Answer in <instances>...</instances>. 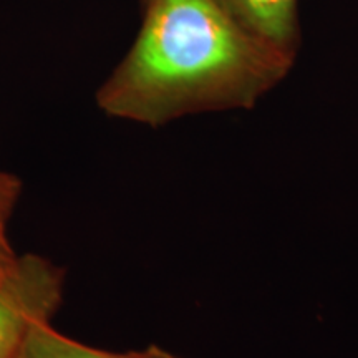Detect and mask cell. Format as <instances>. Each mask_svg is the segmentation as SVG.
Here are the masks:
<instances>
[{"instance_id":"4","label":"cell","mask_w":358,"mask_h":358,"mask_svg":"<svg viewBox=\"0 0 358 358\" xmlns=\"http://www.w3.org/2000/svg\"><path fill=\"white\" fill-rule=\"evenodd\" d=\"M19 358H181L158 345H150L143 350L124 353L105 352L83 345L77 340L65 337L48 324H38L30 330Z\"/></svg>"},{"instance_id":"5","label":"cell","mask_w":358,"mask_h":358,"mask_svg":"<svg viewBox=\"0 0 358 358\" xmlns=\"http://www.w3.org/2000/svg\"><path fill=\"white\" fill-rule=\"evenodd\" d=\"M22 191V182L15 176L0 173V221L6 222L13 211Z\"/></svg>"},{"instance_id":"3","label":"cell","mask_w":358,"mask_h":358,"mask_svg":"<svg viewBox=\"0 0 358 358\" xmlns=\"http://www.w3.org/2000/svg\"><path fill=\"white\" fill-rule=\"evenodd\" d=\"M222 3L252 32L295 52L297 0H222Z\"/></svg>"},{"instance_id":"6","label":"cell","mask_w":358,"mask_h":358,"mask_svg":"<svg viewBox=\"0 0 358 358\" xmlns=\"http://www.w3.org/2000/svg\"><path fill=\"white\" fill-rule=\"evenodd\" d=\"M13 257H15V252L12 250L6 237V222L0 221V268L6 267Z\"/></svg>"},{"instance_id":"1","label":"cell","mask_w":358,"mask_h":358,"mask_svg":"<svg viewBox=\"0 0 358 358\" xmlns=\"http://www.w3.org/2000/svg\"><path fill=\"white\" fill-rule=\"evenodd\" d=\"M295 52L245 27L222 0H151L131 50L98 92L105 113L161 127L204 111L250 110Z\"/></svg>"},{"instance_id":"2","label":"cell","mask_w":358,"mask_h":358,"mask_svg":"<svg viewBox=\"0 0 358 358\" xmlns=\"http://www.w3.org/2000/svg\"><path fill=\"white\" fill-rule=\"evenodd\" d=\"M64 279V268L32 254L0 268V358H19L30 330L50 322Z\"/></svg>"}]
</instances>
